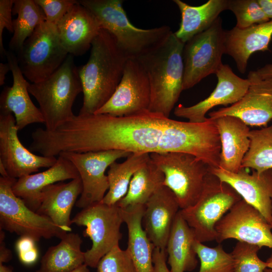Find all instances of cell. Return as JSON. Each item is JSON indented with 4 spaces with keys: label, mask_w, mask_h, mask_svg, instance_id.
I'll use <instances>...</instances> for the list:
<instances>
[{
    "label": "cell",
    "mask_w": 272,
    "mask_h": 272,
    "mask_svg": "<svg viewBox=\"0 0 272 272\" xmlns=\"http://www.w3.org/2000/svg\"><path fill=\"white\" fill-rule=\"evenodd\" d=\"M250 146L241 168L258 173L272 169V124L249 132Z\"/></svg>",
    "instance_id": "obj_33"
},
{
    "label": "cell",
    "mask_w": 272,
    "mask_h": 272,
    "mask_svg": "<svg viewBox=\"0 0 272 272\" xmlns=\"http://www.w3.org/2000/svg\"><path fill=\"white\" fill-rule=\"evenodd\" d=\"M196 240L193 230L182 217L180 211L173 223L167 240L166 251L171 272L193 270L198 264L194 248Z\"/></svg>",
    "instance_id": "obj_27"
},
{
    "label": "cell",
    "mask_w": 272,
    "mask_h": 272,
    "mask_svg": "<svg viewBox=\"0 0 272 272\" xmlns=\"http://www.w3.org/2000/svg\"><path fill=\"white\" fill-rule=\"evenodd\" d=\"M82 191L80 177L67 183L49 185L41 192L40 205L36 213L48 217L65 232H70L71 211Z\"/></svg>",
    "instance_id": "obj_25"
},
{
    "label": "cell",
    "mask_w": 272,
    "mask_h": 272,
    "mask_svg": "<svg viewBox=\"0 0 272 272\" xmlns=\"http://www.w3.org/2000/svg\"><path fill=\"white\" fill-rule=\"evenodd\" d=\"M78 177L80 175L74 165L59 155L56 162L45 171L17 179L13 185L12 190L29 208L36 212L40 205L41 192L45 187Z\"/></svg>",
    "instance_id": "obj_23"
},
{
    "label": "cell",
    "mask_w": 272,
    "mask_h": 272,
    "mask_svg": "<svg viewBox=\"0 0 272 272\" xmlns=\"http://www.w3.org/2000/svg\"><path fill=\"white\" fill-rule=\"evenodd\" d=\"M150 85L147 74L137 58L127 60L122 78L109 100L95 114L128 116L149 110Z\"/></svg>",
    "instance_id": "obj_13"
},
{
    "label": "cell",
    "mask_w": 272,
    "mask_h": 272,
    "mask_svg": "<svg viewBox=\"0 0 272 272\" xmlns=\"http://www.w3.org/2000/svg\"><path fill=\"white\" fill-rule=\"evenodd\" d=\"M39 105L46 130L52 131L75 115L72 110L77 96L83 92L81 81L73 55L69 54L61 65L50 77L28 87Z\"/></svg>",
    "instance_id": "obj_5"
},
{
    "label": "cell",
    "mask_w": 272,
    "mask_h": 272,
    "mask_svg": "<svg viewBox=\"0 0 272 272\" xmlns=\"http://www.w3.org/2000/svg\"><path fill=\"white\" fill-rule=\"evenodd\" d=\"M216 240L228 239L272 249L271 227L262 214L243 199L236 203L216 225Z\"/></svg>",
    "instance_id": "obj_14"
},
{
    "label": "cell",
    "mask_w": 272,
    "mask_h": 272,
    "mask_svg": "<svg viewBox=\"0 0 272 272\" xmlns=\"http://www.w3.org/2000/svg\"><path fill=\"white\" fill-rule=\"evenodd\" d=\"M13 268L7 266L3 264H0V272H13Z\"/></svg>",
    "instance_id": "obj_48"
},
{
    "label": "cell",
    "mask_w": 272,
    "mask_h": 272,
    "mask_svg": "<svg viewBox=\"0 0 272 272\" xmlns=\"http://www.w3.org/2000/svg\"><path fill=\"white\" fill-rule=\"evenodd\" d=\"M122 163L113 162L109 167V189L102 202L108 205L117 203L126 194L134 174L150 159L149 153H132Z\"/></svg>",
    "instance_id": "obj_30"
},
{
    "label": "cell",
    "mask_w": 272,
    "mask_h": 272,
    "mask_svg": "<svg viewBox=\"0 0 272 272\" xmlns=\"http://www.w3.org/2000/svg\"><path fill=\"white\" fill-rule=\"evenodd\" d=\"M218 82L214 90L208 97L191 106L179 104L174 108V114L178 117L188 119L193 123L206 121V114L218 105L226 107L237 103L243 97L250 81L236 75L228 64L221 66L216 74Z\"/></svg>",
    "instance_id": "obj_17"
},
{
    "label": "cell",
    "mask_w": 272,
    "mask_h": 272,
    "mask_svg": "<svg viewBox=\"0 0 272 272\" xmlns=\"http://www.w3.org/2000/svg\"><path fill=\"white\" fill-rule=\"evenodd\" d=\"M181 13V20L175 35L183 43L209 28L223 11L228 10V0H209L197 6L174 0Z\"/></svg>",
    "instance_id": "obj_28"
},
{
    "label": "cell",
    "mask_w": 272,
    "mask_h": 272,
    "mask_svg": "<svg viewBox=\"0 0 272 272\" xmlns=\"http://www.w3.org/2000/svg\"><path fill=\"white\" fill-rule=\"evenodd\" d=\"M12 14L17 17L13 21L14 32L9 47L19 52L36 28L46 21V17L34 0H14Z\"/></svg>",
    "instance_id": "obj_32"
},
{
    "label": "cell",
    "mask_w": 272,
    "mask_h": 272,
    "mask_svg": "<svg viewBox=\"0 0 272 272\" xmlns=\"http://www.w3.org/2000/svg\"><path fill=\"white\" fill-rule=\"evenodd\" d=\"M253 74L260 79H272V63H268L256 71H252Z\"/></svg>",
    "instance_id": "obj_43"
},
{
    "label": "cell",
    "mask_w": 272,
    "mask_h": 272,
    "mask_svg": "<svg viewBox=\"0 0 272 272\" xmlns=\"http://www.w3.org/2000/svg\"><path fill=\"white\" fill-rule=\"evenodd\" d=\"M164 174L150 158L134 174L126 194L117 205L121 209L145 205L154 193L164 185Z\"/></svg>",
    "instance_id": "obj_31"
},
{
    "label": "cell",
    "mask_w": 272,
    "mask_h": 272,
    "mask_svg": "<svg viewBox=\"0 0 272 272\" xmlns=\"http://www.w3.org/2000/svg\"><path fill=\"white\" fill-rule=\"evenodd\" d=\"M35 242L36 241L30 237L20 236L15 246L18 254L24 253L36 248Z\"/></svg>",
    "instance_id": "obj_41"
},
{
    "label": "cell",
    "mask_w": 272,
    "mask_h": 272,
    "mask_svg": "<svg viewBox=\"0 0 272 272\" xmlns=\"http://www.w3.org/2000/svg\"><path fill=\"white\" fill-rule=\"evenodd\" d=\"M5 239H0V264L8 262L12 258V253L4 242Z\"/></svg>",
    "instance_id": "obj_44"
},
{
    "label": "cell",
    "mask_w": 272,
    "mask_h": 272,
    "mask_svg": "<svg viewBox=\"0 0 272 272\" xmlns=\"http://www.w3.org/2000/svg\"><path fill=\"white\" fill-rule=\"evenodd\" d=\"M63 46L69 54H84L102 29L96 17L78 1L56 25Z\"/></svg>",
    "instance_id": "obj_21"
},
{
    "label": "cell",
    "mask_w": 272,
    "mask_h": 272,
    "mask_svg": "<svg viewBox=\"0 0 272 272\" xmlns=\"http://www.w3.org/2000/svg\"><path fill=\"white\" fill-rule=\"evenodd\" d=\"M166 249L155 248L153 253V261L155 272H171L167 264Z\"/></svg>",
    "instance_id": "obj_40"
},
{
    "label": "cell",
    "mask_w": 272,
    "mask_h": 272,
    "mask_svg": "<svg viewBox=\"0 0 272 272\" xmlns=\"http://www.w3.org/2000/svg\"><path fill=\"white\" fill-rule=\"evenodd\" d=\"M13 78L12 87H5L0 97L1 111L14 114L19 130L27 125L44 123V119L39 108L32 101L28 87L29 84L19 67L17 57L11 52L6 55Z\"/></svg>",
    "instance_id": "obj_20"
},
{
    "label": "cell",
    "mask_w": 272,
    "mask_h": 272,
    "mask_svg": "<svg viewBox=\"0 0 272 272\" xmlns=\"http://www.w3.org/2000/svg\"><path fill=\"white\" fill-rule=\"evenodd\" d=\"M267 17L272 20V0H257Z\"/></svg>",
    "instance_id": "obj_45"
},
{
    "label": "cell",
    "mask_w": 272,
    "mask_h": 272,
    "mask_svg": "<svg viewBox=\"0 0 272 272\" xmlns=\"http://www.w3.org/2000/svg\"><path fill=\"white\" fill-rule=\"evenodd\" d=\"M228 10L235 16V27L238 28H245L270 20L257 0H228Z\"/></svg>",
    "instance_id": "obj_36"
},
{
    "label": "cell",
    "mask_w": 272,
    "mask_h": 272,
    "mask_svg": "<svg viewBox=\"0 0 272 272\" xmlns=\"http://www.w3.org/2000/svg\"><path fill=\"white\" fill-rule=\"evenodd\" d=\"M122 223L120 208L102 201L83 208L71 220L72 224L86 227L83 235L92 242L91 248L85 252L86 265L96 268L102 257L119 245Z\"/></svg>",
    "instance_id": "obj_9"
},
{
    "label": "cell",
    "mask_w": 272,
    "mask_h": 272,
    "mask_svg": "<svg viewBox=\"0 0 272 272\" xmlns=\"http://www.w3.org/2000/svg\"><path fill=\"white\" fill-rule=\"evenodd\" d=\"M180 210L173 192L162 185L145 205L142 226L155 248L165 249L176 217Z\"/></svg>",
    "instance_id": "obj_19"
},
{
    "label": "cell",
    "mask_w": 272,
    "mask_h": 272,
    "mask_svg": "<svg viewBox=\"0 0 272 272\" xmlns=\"http://www.w3.org/2000/svg\"><path fill=\"white\" fill-rule=\"evenodd\" d=\"M170 119L149 110L123 117L78 114L71 121L69 141L76 153L115 150L131 153H165Z\"/></svg>",
    "instance_id": "obj_1"
},
{
    "label": "cell",
    "mask_w": 272,
    "mask_h": 272,
    "mask_svg": "<svg viewBox=\"0 0 272 272\" xmlns=\"http://www.w3.org/2000/svg\"><path fill=\"white\" fill-rule=\"evenodd\" d=\"M91 47L88 61L78 68L84 95L79 115L93 114L109 100L121 81L128 58L113 36L103 29Z\"/></svg>",
    "instance_id": "obj_2"
},
{
    "label": "cell",
    "mask_w": 272,
    "mask_h": 272,
    "mask_svg": "<svg viewBox=\"0 0 272 272\" xmlns=\"http://www.w3.org/2000/svg\"><path fill=\"white\" fill-rule=\"evenodd\" d=\"M131 154L116 150L60 153L59 155L74 165L82 180L83 191L76 206L83 209L102 201L109 186L107 175L105 174L106 170L117 159L127 157Z\"/></svg>",
    "instance_id": "obj_12"
},
{
    "label": "cell",
    "mask_w": 272,
    "mask_h": 272,
    "mask_svg": "<svg viewBox=\"0 0 272 272\" xmlns=\"http://www.w3.org/2000/svg\"><path fill=\"white\" fill-rule=\"evenodd\" d=\"M265 272H272V270H271L270 269L267 268L265 270Z\"/></svg>",
    "instance_id": "obj_51"
},
{
    "label": "cell",
    "mask_w": 272,
    "mask_h": 272,
    "mask_svg": "<svg viewBox=\"0 0 272 272\" xmlns=\"http://www.w3.org/2000/svg\"><path fill=\"white\" fill-rule=\"evenodd\" d=\"M18 254L19 260L26 265L34 264L37 260L39 255L36 247L29 251Z\"/></svg>",
    "instance_id": "obj_42"
},
{
    "label": "cell",
    "mask_w": 272,
    "mask_h": 272,
    "mask_svg": "<svg viewBox=\"0 0 272 272\" xmlns=\"http://www.w3.org/2000/svg\"><path fill=\"white\" fill-rule=\"evenodd\" d=\"M213 120L221 142L219 168L237 172L241 168L242 160L249 148L250 128L234 116L226 115Z\"/></svg>",
    "instance_id": "obj_24"
},
{
    "label": "cell",
    "mask_w": 272,
    "mask_h": 272,
    "mask_svg": "<svg viewBox=\"0 0 272 272\" xmlns=\"http://www.w3.org/2000/svg\"><path fill=\"white\" fill-rule=\"evenodd\" d=\"M241 196L228 183L212 173L208 174L202 193L196 202L180 212L200 242L216 240V225Z\"/></svg>",
    "instance_id": "obj_6"
},
{
    "label": "cell",
    "mask_w": 272,
    "mask_h": 272,
    "mask_svg": "<svg viewBox=\"0 0 272 272\" xmlns=\"http://www.w3.org/2000/svg\"><path fill=\"white\" fill-rule=\"evenodd\" d=\"M83 240L77 233L68 232L55 246L50 247L41 260L36 272H70L85 263Z\"/></svg>",
    "instance_id": "obj_29"
},
{
    "label": "cell",
    "mask_w": 272,
    "mask_h": 272,
    "mask_svg": "<svg viewBox=\"0 0 272 272\" xmlns=\"http://www.w3.org/2000/svg\"><path fill=\"white\" fill-rule=\"evenodd\" d=\"M14 0L0 1V51L2 56L6 55L7 51L3 45V34L5 28L10 33H13V25L12 18Z\"/></svg>",
    "instance_id": "obj_39"
},
{
    "label": "cell",
    "mask_w": 272,
    "mask_h": 272,
    "mask_svg": "<svg viewBox=\"0 0 272 272\" xmlns=\"http://www.w3.org/2000/svg\"><path fill=\"white\" fill-rule=\"evenodd\" d=\"M150 156L164 174L163 185L175 194L180 210L194 205L202 193L211 167L185 153H153Z\"/></svg>",
    "instance_id": "obj_7"
},
{
    "label": "cell",
    "mask_w": 272,
    "mask_h": 272,
    "mask_svg": "<svg viewBox=\"0 0 272 272\" xmlns=\"http://www.w3.org/2000/svg\"><path fill=\"white\" fill-rule=\"evenodd\" d=\"M96 268L97 272H137L128 251L119 245L102 257Z\"/></svg>",
    "instance_id": "obj_37"
},
{
    "label": "cell",
    "mask_w": 272,
    "mask_h": 272,
    "mask_svg": "<svg viewBox=\"0 0 272 272\" xmlns=\"http://www.w3.org/2000/svg\"><path fill=\"white\" fill-rule=\"evenodd\" d=\"M70 272H90L88 266L85 263Z\"/></svg>",
    "instance_id": "obj_47"
},
{
    "label": "cell",
    "mask_w": 272,
    "mask_h": 272,
    "mask_svg": "<svg viewBox=\"0 0 272 272\" xmlns=\"http://www.w3.org/2000/svg\"><path fill=\"white\" fill-rule=\"evenodd\" d=\"M10 71V66L8 63H0V85L2 86L5 83L6 76L8 72Z\"/></svg>",
    "instance_id": "obj_46"
},
{
    "label": "cell",
    "mask_w": 272,
    "mask_h": 272,
    "mask_svg": "<svg viewBox=\"0 0 272 272\" xmlns=\"http://www.w3.org/2000/svg\"><path fill=\"white\" fill-rule=\"evenodd\" d=\"M128 231L126 248L137 272H155L153 253L155 246L142 226L145 205H135L121 209Z\"/></svg>",
    "instance_id": "obj_26"
},
{
    "label": "cell",
    "mask_w": 272,
    "mask_h": 272,
    "mask_svg": "<svg viewBox=\"0 0 272 272\" xmlns=\"http://www.w3.org/2000/svg\"><path fill=\"white\" fill-rule=\"evenodd\" d=\"M98 20L102 29L111 34L128 58H137L153 50L172 32L167 25L141 29L132 24L122 0H80Z\"/></svg>",
    "instance_id": "obj_4"
},
{
    "label": "cell",
    "mask_w": 272,
    "mask_h": 272,
    "mask_svg": "<svg viewBox=\"0 0 272 272\" xmlns=\"http://www.w3.org/2000/svg\"><path fill=\"white\" fill-rule=\"evenodd\" d=\"M211 171L257 210L272 228V169L260 173L252 170L251 174L243 168L237 172L219 167L211 168Z\"/></svg>",
    "instance_id": "obj_18"
},
{
    "label": "cell",
    "mask_w": 272,
    "mask_h": 272,
    "mask_svg": "<svg viewBox=\"0 0 272 272\" xmlns=\"http://www.w3.org/2000/svg\"><path fill=\"white\" fill-rule=\"evenodd\" d=\"M68 55L56 25L45 21L25 41L17 60L24 76L31 83H36L54 73Z\"/></svg>",
    "instance_id": "obj_8"
},
{
    "label": "cell",
    "mask_w": 272,
    "mask_h": 272,
    "mask_svg": "<svg viewBox=\"0 0 272 272\" xmlns=\"http://www.w3.org/2000/svg\"><path fill=\"white\" fill-rule=\"evenodd\" d=\"M0 173L2 177H8L9 175L4 165L0 162Z\"/></svg>",
    "instance_id": "obj_49"
},
{
    "label": "cell",
    "mask_w": 272,
    "mask_h": 272,
    "mask_svg": "<svg viewBox=\"0 0 272 272\" xmlns=\"http://www.w3.org/2000/svg\"><path fill=\"white\" fill-rule=\"evenodd\" d=\"M247 79L250 85L241 99L229 107L210 112V118L234 116L248 126H265L272 120V79H259L252 71Z\"/></svg>",
    "instance_id": "obj_16"
},
{
    "label": "cell",
    "mask_w": 272,
    "mask_h": 272,
    "mask_svg": "<svg viewBox=\"0 0 272 272\" xmlns=\"http://www.w3.org/2000/svg\"><path fill=\"white\" fill-rule=\"evenodd\" d=\"M271 38L272 20L243 29L235 26L225 30V54L234 59L238 71L244 74L253 53L269 50Z\"/></svg>",
    "instance_id": "obj_22"
},
{
    "label": "cell",
    "mask_w": 272,
    "mask_h": 272,
    "mask_svg": "<svg viewBox=\"0 0 272 272\" xmlns=\"http://www.w3.org/2000/svg\"><path fill=\"white\" fill-rule=\"evenodd\" d=\"M194 248L200 261L198 272H234V259L221 244L208 247L197 240Z\"/></svg>",
    "instance_id": "obj_34"
},
{
    "label": "cell",
    "mask_w": 272,
    "mask_h": 272,
    "mask_svg": "<svg viewBox=\"0 0 272 272\" xmlns=\"http://www.w3.org/2000/svg\"><path fill=\"white\" fill-rule=\"evenodd\" d=\"M16 180L0 177V229L30 237L36 242L42 238L61 239L68 233L48 217L31 210L14 193L12 186Z\"/></svg>",
    "instance_id": "obj_10"
},
{
    "label": "cell",
    "mask_w": 272,
    "mask_h": 272,
    "mask_svg": "<svg viewBox=\"0 0 272 272\" xmlns=\"http://www.w3.org/2000/svg\"><path fill=\"white\" fill-rule=\"evenodd\" d=\"M13 114L1 111L0 162L9 177L18 179L36 172L41 168H49L56 161L55 157L37 155L20 142Z\"/></svg>",
    "instance_id": "obj_15"
},
{
    "label": "cell",
    "mask_w": 272,
    "mask_h": 272,
    "mask_svg": "<svg viewBox=\"0 0 272 272\" xmlns=\"http://www.w3.org/2000/svg\"><path fill=\"white\" fill-rule=\"evenodd\" d=\"M225 33L219 17L209 28L185 43L183 90L192 88L218 72L223 65L222 58L225 54Z\"/></svg>",
    "instance_id": "obj_11"
},
{
    "label": "cell",
    "mask_w": 272,
    "mask_h": 272,
    "mask_svg": "<svg viewBox=\"0 0 272 272\" xmlns=\"http://www.w3.org/2000/svg\"><path fill=\"white\" fill-rule=\"evenodd\" d=\"M42 9L46 22L54 25L64 17L71 8L78 3L75 0H34Z\"/></svg>",
    "instance_id": "obj_38"
},
{
    "label": "cell",
    "mask_w": 272,
    "mask_h": 272,
    "mask_svg": "<svg viewBox=\"0 0 272 272\" xmlns=\"http://www.w3.org/2000/svg\"><path fill=\"white\" fill-rule=\"evenodd\" d=\"M184 45L172 32L157 47L137 58L150 82V111L169 117L183 91Z\"/></svg>",
    "instance_id": "obj_3"
},
{
    "label": "cell",
    "mask_w": 272,
    "mask_h": 272,
    "mask_svg": "<svg viewBox=\"0 0 272 272\" xmlns=\"http://www.w3.org/2000/svg\"><path fill=\"white\" fill-rule=\"evenodd\" d=\"M266 262L267 263L268 268L272 270V253L267 258Z\"/></svg>",
    "instance_id": "obj_50"
},
{
    "label": "cell",
    "mask_w": 272,
    "mask_h": 272,
    "mask_svg": "<svg viewBox=\"0 0 272 272\" xmlns=\"http://www.w3.org/2000/svg\"></svg>",
    "instance_id": "obj_52"
},
{
    "label": "cell",
    "mask_w": 272,
    "mask_h": 272,
    "mask_svg": "<svg viewBox=\"0 0 272 272\" xmlns=\"http://www.w3.org/2000/svg\"><path fill=\"white\" fill-rule=\"evenodd\" d=\"M258 246L238 241L231 252L234 259V272H265L267 263L261 260Z\"/></svg>",
    "instance_id": "obj_35"
}]
</instances>
